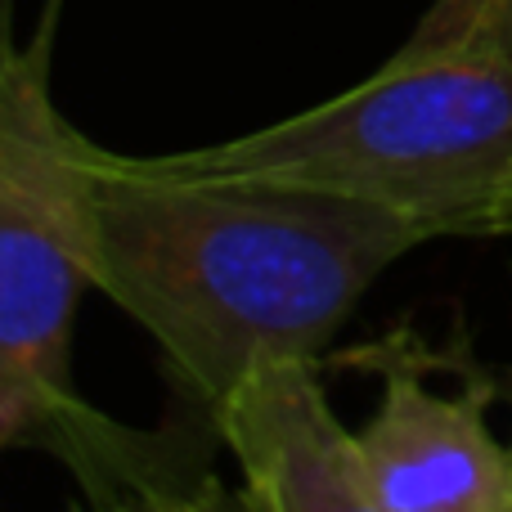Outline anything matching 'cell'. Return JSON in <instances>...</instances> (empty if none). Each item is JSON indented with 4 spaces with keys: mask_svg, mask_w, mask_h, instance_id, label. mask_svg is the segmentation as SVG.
I'll use <instances>...</instances> for the list:
<instances>
[{
    "mask_svg": "<svg viewBox=\"0 0 512 512\" xmlns=\"http://www.w3.org/2000/svg\"><path fill=\"white\" fill-rule=\"evenodd\" d=\"M427 239L441 234L369 198L171 176L95 144V288L158 337L207 414L265 355L319 360L373 279Z\"/></svg>",
    "mask_w": 512,
    "mask_h": 512,
    "instance_id": "cell-1",
    "label": "cell"
},
{
    "mask_svg": "<svg viewBox=\"0 0 512 512\" xmlns=\"http://www.w3.org/2000/svg\"><path fill=\"white\" fill-rule=\"evenodd\" d=\"M144 162L171 176L333 189L436 234H512V0H432L360 86L225 144Z\"/></svg>",
    "mask_w": 512,
    "mask_h": 512,
    "instance_id": "cell-2",
    "label": "cell"
},
{
    "mask_svg": "<svg viewBox=\"0 0 512 512\" xmlns=\"http://www.w3.org/2000/svg\"><path fill=\"white\" fill-rule=\"evenodd\" d=\"M95 288V144L50 95V32L0 68V441L41 445L81 405L72 324Z\"/></svg>",
    "mask_w": 512,
    "mask_h": 512,
    "instance_id": "cell-3",
    "label": "cell"
},
{
    "mask_svg": "<svg viewBox=\"0 0 512 512\" xmlns=\"http://www.w3.org/2000/svg\"><path fill=\"white\" fill-rule=\"evenodd\" d=\"M337 364L382 382L378 414L360 432L373 512H512V454L486 427L490 373L468 369L459 391H441V355L409 328L351 346Z\"/></svg>",
    "mask_w": 512,
    "mask_h": 512,
    "instance_id": "cell-4",
    "label": "cell"
},
{
    "mask_svg": "<svg viewBox=\"0 0 512 512\" xmlns=\"http://www.w3.org/2000/svg\"><path fill=\"white\" fill-rule=\"evenodd\" d=\"M243 468V504L265 512H373L360 432H346L319 382V360L265 355L212 409Z\"/></svg>",
    "mask_w": 512,
    "mask_h": 512,
    "instance_id": "cell-5",
    "label": "cell"
}]
</instances>
